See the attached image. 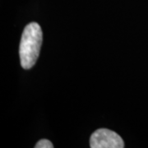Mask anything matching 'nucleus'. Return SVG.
I'll return each mask as SVG.
<instances>
[{
  "mask_svg": "<svg viewBox=\"0 0 148 148\" xmlns=\"http://www.w3.org/2000/svg\"><path fill=\"white\" fill-rule=\"evenodd\" d=\"M43 42L42 30L36 22H32L22 32L19 55L22 69H30L39 58Z\"/></svg>",
  "mask_w": 148,
  "mask_h": 148,
  "instance_id": "f257e3e1",
  "label": "nucleus"
},
{
  "mask_svg": "<svg viewBox=\"0 0 148 148\" xmlns=\"http://www.w3.org/2000/svg\"><path fill=\"white\" fill-rule=\"evenodd\" d=\"M91 148H123V138L115 132L101 128L92 133L90 139Z\"/></svg>",
  "mask_w": 148,
  "mask_h": 148,
  "instance_id": "f03ea898",
  "label": "nucleus"
},
{
  "mask_svg": "<svg viewBox=\"0 0 148 148\" xmlns=\"http://www.w3.org/2000/svg\"><path fill=\"white\" fill-rule=\"evenodd\" d=\"M36 148H53V145L49 140L47 139H41L40 140L35 146Z\"/></svg>",
  "mask_w": 148,
  "mask_h": 148,
  "instance_id": "7ed1b4c3",
  "label": "nucleus"
}]
</instances>
